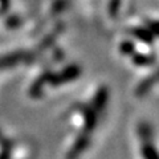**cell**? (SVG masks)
Returning <instances> with one entry per match:
<instances>
[{
	"instance_id": "6da1fadb",
	"label": "cell",
	"mask_w": 159,
	"mask_h": 159,
	"mask_svg": "<svg viewBox=\"0 0 159 159\" xmlns=\"http://www.w3.org/2000/svg\"><path fill=\"white\" fill-rule=\"evenodd\" d=\"M88 143H89V139H88L86 137H85V138H84V137H81V138H80L78 141H77V143H76V145H74V147H73L72 152L69 154V158L72 159L73 157H77L80 152L85 150V147L88 146Z\"/></svg>"
},
{
	"instance_id": "7a4b0ae2",
	"label": "cell",
	"mask_w": 159,
	"mask_h": 159,
	"mask_svg": "<svg viewBox=\"0 0 159 159\" xmlns=\"http://www.w3.org/2000/svg\"><path fill=\"white\" fill-rule=\"evenodd\" d=\"M142 152H143V157L145 159H159V155L157 154V151L154 150V147L151 145H143V148H142Z\"/></svg>"
}]
</instances>
